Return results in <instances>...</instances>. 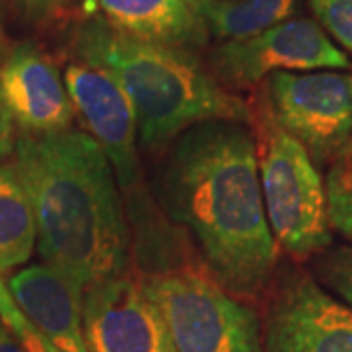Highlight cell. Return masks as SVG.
<instances>
[{"label": "cell", "instance_id": "cell-22", "mask_svg": "<svg viewBox=\"0 0 352 352\" xmlns=\"http://www.w3.org/2000/svg\"><path fill=\"white\" fill-rule=\"evenodd\" d=\"M0 352H25V349L18 339H12L4 329H0Z\"/></svg>", "mask_w": 352, "mask_h": 352}, {"label": "cell", "instance_id": "cell-6", "mask_svg": "<svg viewBox=\"0 0 352 352\" xmlns=\"http://www.w3.org/2000/svg\"><path fill=\"white\" fill-rule=\"evenodd\" d=\"M264 96L278 124L302 143L315 164L331 163L352 143V75L272 73Z\"/></svg>", "mask_w": 352, "mask_h": 352}, {"label": "cell", "instance_id": "cell-3", "mask_svg": "<svg viewBox=\"0 0 352 352\" xmlns=\"http://www.w3.org/2000/svg\"><path fill=\"white\" fill-rule=\"evenodd\" d=\"M75 51L78 59L100 65L118 78L145 147L170 143L201 122H251V104L227 92L194 51L129 38L102 18L78 28Z\"/></svg>", "mask_w": 352, "mask_h": 352}, {"label": "cell", "instance_id": "cell-15", "mask_svg": "<svg viewBox=\"0 0 352 352\" xmlns=\"http://www.w3.org/2000/svg\"><path fill=\"white\" fill-rule=\"evenodd\" d=\"M36 241L30 198L12 164H0V274L28 263Z\"/></svg>", "mask_w": 352, "mask_h": 352}, {"label": "cell", "instance_id": "cell-5", "mask_svg": "<svg viewBox=\"0 0 352 352\" xmlns=\"http://www.w3.org/2000/svg\"><path fill=\"white\" fill-rule=\"evenodd\" d=\"M141 284L163 314L175 352H264L256 314L215 280L184 268Z\"/></svg>", "mask_w": 352, "mask_h": 352}, {"label": "cell", "instance_id": "cell-14", "mask_svg": "<svg viewBox=\"0 0 352 352\" xmlns=\"http://www.w3.org/2000/svg\"><path fill=\"white\" fill-rule=\"evenodd\" d=\"M208 34L245 39L288 20L302 0H184Z\"/></svg>", "mask_w": 352, "mask_h": 352}, {"label": "cell", "instance_id": "cell-19", "mask_svg": "<svg viewBox=\"0 0 352 352\" xmlns=\"http://www.w3.org/2000/svg\"><path fill=\"white\" fill-rule=\"evenodd\" d=\"M319 24L352 53V0H309Z\"/></svg>", "mask_w": 352, "mask_h": 352}, {"label": "cell", "instance_id": "cell-8", "mask_svg": "<svg viewBox=\"0 0 352 352\" xmlns=\"http://www.w3.org/2000/svg\"><path fill=\"white\" fill-rule=\"evenodd\" d=\"M82 327L88 352H175L159 305L124 274L87 286Z\"/></svg>", "mask_w": 352, "mask_h": 352}, {"label": "cell", "instance_id": "cell-12", "mask_svg": "<svg viewBox=\"0 0 352 352\" xmlns=\"http://www.w3.org/2000/svg\"><path fill=\"white\" fill-rule=\"evenodd\" d=\"M8 289L25 319L65 352H88L82 327L87 286L57 266L36 264L16 272Z\"/></svg>", "mask_w": 352, "mask_h": 352}, {"label": "cell", "instance_id": "cell-13", "mask_svg": "<svg viewBox=\"0 0 352 352\" xmlns=\"http://www.w3.org/2000/svg\"><path fill=\"white\" fill-rule=\"evenodd\" d=\"M116 32L157 45L194 51L208 30L184 0H96Z\"/></svg>", "mask_w": 352, "mask_h": 352}, {"label": "cell", "instance_id": "cell-16", "mask_svg": "<svg viewBox=\"0 0 352 352\" xmlns=\"http://www.w3.org/2000/svg\"><path fill=\"white\" fill-rule=\"evenodd\" d=\"M325 192L329 223L352 243V143L331 161Z\"/></svg>", "mask_w": 352, "mask_h": 352}, {"label": "cell", "instance_id": "cell-1", "mask_svg": "<svg viewBox=\"0 0 352 352\" xmlns=\"http://www.w3.org/2000/svg\"><path fill=\"white\" fill-rule=\"evenodd\" d=\"M161 192L219 286L254 294L270 280L278 245L264 212L254 138L243 122L212 120L182 131L164 161Z\"/></svg>", "mask_w": 352, "mask_h": 352}, {"label": "cell", "instance_id": "cell-17", "mask_svg": "<svg viewBox=\"0 0 352 352\" xmlns=\"http://www.w3.org/2000/svg\"><path fill=\"white\" fill-rule=\"evenodd\" d=\"M0 323L8 327V331L24 346L25 352H65L25 319V315L14 302L8 286L2 282V278H0Z\"/></svg>", "mask_w": 352, "mask_h": 352}, {"label": "cell", "instance_id": "cell-2", "mask_svg": "<svg viewBox=\"0 0 352 352\" xmlns=\"http://www.w3.org/2000/svg\"><path fill=\"white\" fill-rule=\"evenodd\" d=\"M12 166L47 264L85 286L124 274L129 229L112 163L94 139L71 129L24 135L16 141Z\"/></svg>", "mask_w": 352, "mask_h": 352}, {"label": "cell", "instance_id": "cell-18", "mask_svg": "<svg viewBox=\"0 0 352 352\" xmlns=\"http://www.w3.org/2000/svg\"><path fill=\"white\" fill-rule=\"evenodd\" d=\"M315 274L344 305L352 307V247H337L319 252Z\"/></svg>", "mask_w": 352, "mask_h": 352}, {"label": "cell", "instance_id": "cell-24", "mask_svg": "<svg viewBox=\"0 0 352 352\" xmlns=\"http://www.w3.org/2000/svg\"><path fill=\"white\" fill-rule=\"evenodd\" d=\"M0 329H2V323H0Z\"/></svg>", "mask_w": 352, "mask_h": 352}, {"label": "cell", "instance_id": "cell-11", "mask_svg": "<svg viewBox=\"0 0 352 352\" xmlns=\"http://www.w3.org/2000/svg\"><path fill=\"white\" fill-rule=\"evenodd\" d=\"M0 98L25 135L67 131L75 118L57 65L34 43H20L4 57Z\"/></svg>", "mask_w": 352, "mask_h": 352}, {"label": "cell", "instance_id": "cell-10", "mask_svg": "<svg viewBox=\"0 0 352 352\" xmlns=\"http://www.w3.org/2000/svg\"><path fill=\"white\" fill-rule=\"evenodd\" d=\"M264 352H352V307L309 276L286 278L268 309Z\"/></svg>", "mask_w": 352, "mask_h": 352}, {"label": "cell", "instance_id": "cell-4", "mask_svg": "<svg viewBox=\"0 0 352 352\" xmlns=\"http://www.w3.org/2000/svg\"><path fill=\"white\" fill-rule=\"evenodd\" d=\"M264 212L280 249L309 258L331 245L325 182L307 149L280 126L266 96L251 104Z\"/></svg>", "mask_w": 352, "mask_h": 352}, {"label": "cell", "instance_id": "cell-20", "mask_svg": "<svg viewBox=\"0 0 352 352\" xmlns=\"http://www.w3.org/2000/svg\"><path fill=\"white\" fill-rule=\"evenodd\" d=\"M16 149V133H14V120L8 113L4 102L0 98V161L12 155Z\"/></svg>", "mask_w": 352, "mask_h": 352}, {"label": "cell", "instance_id": "cell-9", "mask_svg": "<svg viewBox=\"0 0 352 352\" xmlns=\"http://www.w3.org/2000/svg\"><path fill=\"white\" fill-rule=\"evenodd\" d=\"M71 104L112 163L118 184L131 192L139 184L138 122L133 106L118 78L100 65L78 59L63 75Z\"/></svg>", "mask_w": 352, "mask_h": 352}, {"label": "cell", "instance_id": "cell-7", "mask_svg": "<svg viewBox=\"0 0 352 352\" xmlns=\"http://www.w3.org/2000/svg\"><path fill=\"white\" fill-rule=\"evenodd\" d=\"M217 78L235 88L258 85L272 73L349 69V57L309 18L284 20L245 39H231L212 55Z\"/></svg>", "mask_w": 352, "mask_h": 352}, {"label": "cell", "instance_id": "cell-21", "mask_svg": "<svg viewBox=\"0 0 352 352\" xmlns=\"http://www.w3.org/2000/svg\"><path fill=\"white\" fill-rule=\"evenodd\" d=\"M22 6L30 14H36V16H43V14H50L53 10H57L65 0H20Z\"/></svg>", "mask_w": 352, "mask_h": 352}, {"label": "cell", "instance_id": "cell-23", "mask_svg": "<svg viewBox=\"0 0 352 352\" xmlns=\"http://www.w3.org/2000/svg\"><path fill=\"white\" fill-rule=\"evenodd\" d=\"M2 43H4V38H2V22H0V50H2Z\"/></svg>", "mask_w": 352, "mask_h": 352}]
</instances>
